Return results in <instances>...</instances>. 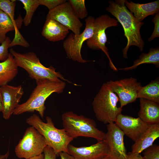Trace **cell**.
I'll return each mask as SVG.
<instances>
[{
	"label": "cell",
	"mask_w": 159,
	"mask_h": 159,
	"mask_svg": "<svg viewBox=\"0 0 159 159\" xmlns=\"http://www.w3.org/2000/svg\"><path fill=\"white\" fill-rule=\"evenodd\" d=\"M95 20L94 17L88 16L85 20V27L83 32L78 35L72 33L64 41L63 47L67 57L70 59L81 63L90 61L83 59L81 51L83 43L93 35Z\"/></svg>",
	"instance_id": "cell-9"
},
{
	"label": "cell",
	"mask_w": 159,
	"mask_h": 159,
	"mask_svg": "<svg viewBox=\"0 0 159 159\" xmlns=\"http://www.w3.org/2000/svg\"><path fill=\"white\" fill-rule=\"evenodd\" d=\"M65 0H38L39 5L46 6L50 11L67 1Z\"/></svg>",
	"instance_id": "cell-29"
},
{
	"label": "cell",
	"mask_w": 159,
	"mask_h": 159,
	"mask_svg": "<svg viewBox=\"0 0 159 159\" xmlns=\"http://www.w3.org/2000/svg\"><path fill=\"white\" fill-rule=\"evenodd\" d=\"M154 24V28L151 36L148 38L149 42L152 41L154 38L159 37V12L155 14L152 20Z\"/></svg>",
	"instance_id": "cell-30"
},
{
	"label": "cell",
	"mask_w": 159,
	"mask_h": 159,
	"mask_svg": "<svg viewBox=\"0 0 159 159\" xmlns=\"http://www.w3.org/2000/svg\"><path fill=\"white\" fill-rule=\"evenodd\" d=\"M125 4L126 7L134 14L135 17L140 22H142L147 16L154 15L159 11V0L145 4L136 3L125 0Z\"/></svg>",
	"instance_id": "cell-17"
},
{
	"label": "cell",
	"mask_w": 159,
	"mask_h": 159,
	"mask_svg": "<svg viewBox=\"0 0 159 159\" xmlns=\"http://www.w3.org/2000/svg\"><path fill=\"white\" fill-rule=\"evenodd\" d=\"M101 159H112V158L111 155H109Z\"/></svg>",
	"instance_id": "cell-37"
},
{
	"label": "cell",
	"mask_w": 159,
	"mask_h": 159,
	"mask_svg": "<svg viewBox=\"0 0 159 159\" xmlns=\"http://www.w3.org/2000/svg\"><path fill=\"white\" fill-rule=\"evenodd\" d=\"M16 2L15 0H0V9L6 14L14 22L16 21L14 19Z\"/></svg>",
	"instance_id": "cell-26"
},
{
	"label": "cell",
	"mask_w": 159,
	"mask_h": 159,
	"mask_svg": "<svg viewBox=\"0 0 159 159\" xmlns=\"http://www.w3.org/2000/svg\"><path fill=\"white\" fill-rule=\"evenodd\" d=\"M29 159H44V154H41L38 155L36 156Z\"/></svg>",
	"instance_id": "cell-35"
},
{
	"label": "cell",
	"mask_w": 159,
	"mask_h": 159,
	"mask_svg": "<svg viewBox=\"0 0 159 159\" xmlns=\"http://www.w3.org/2000/svg\"><path fill=\"white\" fill-rule=\"evenodd\" d=\"M119 99L107 82L103 83L92 103L93 111L99 121L105 124L115 122L122 108L118 107Z\"/></svg>",
	"instance_id": "cell-5"
},
{
	"label": "cell",
	"mask_w": 159,
	"mask_h": 159,
	"mask_svg": "<svg viewBox=\"0 0 159 159\" xmlns=\"http://www.w3.org/2000/svg\"><path fill=\"white\" fill-rule=\"evenodd\" d=\"M23 19L19 16L15 22L12 21L5 13L0 9V43L1 44L5 40L6 34L8 32L15 30V36L12 42L15 44L22 43L25 39L20 34L19 29L21 27Z\"/></svg>",
	"instance_id": "cell-16"
},
{
	"label": "cell",
	"mask_w": 159,
	"mask_h": 159,
	"mask_svg": "<svg viewBox=\"0 0 159 159\" xmlns=\"http://www.w3.org/2000/svg\"><path fill=\"white\" fill-rule=\"evenodd\" d=\"M62 120L63 128L73 139L84 137L92 138L98 141L105 139V133L97 128L92 119L68 111L62 114Z\"/></svg>",
	"instance_id": "cell-6"
},
{
	"label": "cell",
	"mask_w": 159,
	"mask_h": 159,
	"mask_svg": "<svg viewBox=\"0 0 159 159\" xmlns=\"http://www.w3.org/2000/svg\"><path fill=\"white\" fill-rule=\"evenodd\" d=\"M139 99L138 117L149 125L159 123V103L143 98Z\"/></svg>",
	"instance_id": "cell-18"
},
{
	"label": "cell",
	"mask_w": 159,
	"mask_h": 159,
	"mask_svg": "<svg viewBox=\"0 0 159 159\" xmlns=\"http://www.w3.org/2000/svg\"><path fill=\"white\" fill-rule=\"evenodd\" d=\"M59 155L60 159H75L73 156L67 153L61 152Z\"/></svg>",
	"instance_id": "cell-33"
},
{
	"label": "cell",
	"mask_w": 159,
	"mask_h": 159,
	"mask_svg": "<svg viewBox=\"0 0 159 159\" xmlns=\"http://www.w3.org/2000/svg\"><path fill=\"white\" fill-rule=\"evenodd\" d=\"M3 110V104L1 96L0 94V112H2Z\"/></svg>",
	"instance_id": "cell-36"
},
{
	"label": "cell",
	"mask_w": 159,
	"mask_h": 159,
	"mask_svg": "<svg viewBox=\"0 0 159 159\" xmlns=\"http://www.w3.org/2000/svg\"><path fill=\"white\" fill-rule=\"evenodd\" d=\"M24 93L23 88L21 85L14 86L7 84L0 87L3 104L2 112L4 119L8 120L13 114Z\"/></svg>",
	"instance_id": "cell-13"
},
{
	"label": "cell",
	"mask_w": 159,
	"mask_h": 159,
	"mask_svg": "<svg viewBox=\"0 0 159 159\" xmlns=\"http://www.w3.org/2000/svg\"><path fill=\"white\" fill-rule=\"evenodd\" d=\"M144 64H152L155 65L156 67H159L158 47L150 48L147 53H142L138 59L134 61L132 66L119 69L124 71L132 70L136 68L139 65Z\"/></svg>",
	"instance_id": "cell-22"
},
{
	"label": "cell",
	"mask_w": 159,
	"mask_h": 159,
	"mask_svg": "<svg viewBox=\"0 0 159 159\" xmlns=\"http://www.w3.org/2000/svg\"><path fill=\"white\" fill-rule=\"evenodd\" d=\"M159 137V123L150 125L148 128L132 146V152L140 154L153 145Z\"/></svg>",
	"instance_id": "cell-19"
},
{
	"label": "cell",
	"mask_w": 159,
	"mask_h": 159,
	"mask_svg": "<svg viewBox=\"0 0 159 159\" xmlns=\"http://www.w3.org/2000/svg\"><path fill=\"white\" fill-rule=\"evenodd\" d=\"M10 53L13 57L17 66L25 70L29 77L36 81L43 79L56 81L62 80L78 85L65 79L60 72H56L55 69L52 66L48 67H45L33 52L21 54L11 48Z\"/></svg>",
	"instance_id": "cell-4"
},
{
	"label": "cell",
	"mask_w": 159,
	"mask_h": 159,
	"mask_svg": "<svg viewBox=\"0 0 159 159\" xmlns=\"http://www.w3.org/2000/svg\"><path fill=\"white\" fill-rule=\"evenodd\" d=\"M69 29L57 21L52 19H46L43 27L42 35L52 42L64 39L69 33Z\"/></svg>",
	"instance_id": "cell-20"
},
{
	"label": "cell",
	"mask_w": 159,
	"mask_h": 159,
	"mask_svg": "<svg viewBox=\"0 0 159 159\" xmlns=\"http://www.w3.org/2000/svg\"><path fill=\"white\" fill-rule=\"evenodd\" d=\"M72 8L75 15L80 19H84L87 16V11L85 0H69Z\"/></svg>",
	"instance_id": "cell-25"
},
{
	"label": "cell",
	"mask_w": 159,
	"mask_h": 159,
	"mask_svg": "<svg viewBox=\"0 0 159 159\" xmlns=\"http://www.w3.org/2000/svg\"><path fill=\"white\" fill-rule=\"evenodd\" d=\"M107 131L104 140L108 145L112 159H127V153L124 142V134L113 122L107 125Z\"/></svg>",
	"instance_id": "cell-12"
},
{
	"label": "cell",
	"mask_w": 159,
	"mask_h": 159,
	"mask_svg": "<svg viewBox=\"0 0 159 159\" xmlns=\"http://www.w3.org/2000/svg\"><path fill=\"white\" fill-rule=\"evenodd\" d=\"M11 41L10 38L6 37L4 41L0 45V60L4 61L8 57L9 53L8 49Z\"/></svg>",
	"instance_id": "cell-28"
},
{
	"label": "cell",
	"mask_w": 159,
	"mask_h": 159,
	"mask_svg": "<svg viewBox=\"0 0 159 159\" xmlns=\"http://www.w3.org/2000/svg\"><path fill=\"white\" fill-rule=\"evenodd\" d=\"M69 153L75 159H101L111 155L110 148L105 140L89 146H68Z\"/></svg>",
	"instance_id": "cell-15"
},
{
	"label": "cell",
	"mask_w": 159,
	"mask_h": 159,
	"mask_svg": "<svg viewBox=\"0 0 159 159\" xmlns=\"http://www.w3.org/2000/svg\"><path fill=\"white\" fill-rule=\"evenodd\" d=\"M144 159H159V146L153 144L143 151Z\"/></svg>",
	"instance_id": "cell-27"
},
{
	"label": "cell",
	"mask_w": 159,
	"mask_h": 159,
	"mask_svg": "<svg viewBox=\"0 0 159 159\" xmlns=\"http://www.w3.org/2000/svg\"><path fill=\"white\" fill-rule=\"evenodd\" d=\"M44 159H56V154L50 146L47 145L44 149Z\"/></svg>",
	"instance_id": "cell-31"
},
{
	"label": "cell",
	"mask_w": 159,
	"mask_h": 159,
	"mask_svg": "<svg viewBox=\"0 0 159 159\" xmlns=\"http://www.w3.org/2000/svg\"><path fill=\"white\" fill-rule=\"evenodd\" d=\"M112 91L117 96L120 107L135 102L138 98L139 92L142 86L137 79L130 78L107 82Z\"/></svg>",
	"instance_id": "cell-10"
},
{
	"label": "cell",
	"mask_w": 159,
	"mask_h": 159,
	"mask_svg": "<svg viewBox=\"0 0 159 159\" xmlns=\"http://www.w3.org/2000/svg\"><path fill=\"white\" fill-rule=\"evenodd\" d=\"M52 19L61 24L75 35L80 33L83 24L74 12L69 2L67 1L49 11L46 19Z\"/></svg>",
	"instance_id": "cell-11"
},
{
	"label": "cell",
	"mask_w": 159,
	"mask_h": 159,
	"mask_svg": "<svg viewBox=\"0 0 159 159\" xmlns=\"http://www.w3.org/2000/svg\"><path fill=\"white\" fill-rule=\"evenodd\" d=\"M17 66L13 56L9 53L7 59L0 62V87L13 80L18 72Z\"/></svg>",
	"instance_id": "cell-21"
},
{
	"label": "cell",
	"mask_w": 159,
	"mask_h": 159,
	"mask_svg": "<svg viewBox=\"0 0 159 159\" xmlns=\"http://www.w3.org/2000/svg\"><path fill=\"white\" fill-rule=\"evenodd\" d=\"M24 6L26 11V14L23 22L25 26H27L31 22L32 19L35 11L39 6L38 0H19Z\"/></svg>",
	"instance_id": "cell-24"
},
{
	"label": "cell",
	"mask_w": 159,
	"mask_h": 159,
	"mask_svg": "<svg viewBox=\"0 0 159 159\" xmlns=\"http://www.w3.org/2000/svg\"><path fill=\"white\" fill-rule=\"evenodd\" d=\"M46 119L45 122L34 114L27 119L26 122L44 137L47 145L53 150L57 155L62 152L69 153L68 146L73 139L68 135L64 128H57L50 117H47Z\"/></svg>",
	"instance_id": "cell-3"
},
{
	"label": "cell",
	"mask_w": 159,
	"mask_h": 159,
	"mask_svg": "<svg viewBox=\"0 0 159 159\" xmlns=\"http://www.w3.org/2000/svg\"><path fill=\"white\" fill-rule=\"evenodd\" d=\"M127 159H144L139 153L130 152L127 153Z\"/></svg>",
	"instance_id": "cell-32"
},
{
	"label": "cell",
	"mask_w": 159,
	"mask_h": 159,
	"mask_svg": "<svg viewBox=\"0 0 159 159\" xmlns=\"http://www.w3.org/2000/svg\"><path fill=\"white\" fill-rule=\"evenodd\" d=\"M9 151L8 150L6 153L4 155H0V159H7L9 155Z\"/></svg>",
	"instance_id": "cell-34"
},
{
	"label": "cell",
	"mask_w": 159,
	"mask_h": 159,
	"mask_svg": "<svg viewBox=\"0 0 159 159\" xmlns=\"http://www.w3.org/2000/svg\"><path fill=\"white\" fill-rule=\"evenodd\" d=\"M117 20L107 14L101 15L95 19V29L93 35L86 41L87 47L93 50L101 49L106 55L109 61L111 68L117 71L118 69L114 65L110 57L108 49L105 44L107 38L105 30L109 27L117 26Z\"/></svg>",
	"instance_id": "cell-8"
},
{
	"label": "cell",
	"mask_w": 159,
	"mask_h": 159,
	"mask_svg": "<svg viewBox=\"0 0 159 159\" xmlns=\"http://www.w3.org/2000/svg\"><path fill=\"white\" fill-rule=\"evenodd\" d=\"M36 81L37 85L29 97L25 102L18 105L14 110V115L36 111L43 118L46 109L45 102L47 98L53 93H62L66 85L62 80L56 81L43 79Z\"/></svg>",
	"instance_id": "cell-2"
},
{
	"label": "cell",
	"mask_w": 159,
	"mask_h": 159,
	"mask_svg": "<svg viewBox=\"0 0 159 159\" xmlns=\"http://www.w3.org/2000/svg\"><path fill=\"white\" fill-rule=\"evenodd\" d=\"M125 1V0H116L115 1L110 0L106 10L115 17L123 28L127 43L122 52L123 58L127 59L128 50L131 46L137 47L140 51L143 50L145 43L140 35V30L144 23L137 20L133 14L127 9Z\"/></svg>",
	"instance_id": "cell-1"
},
{
	"label": "cell",
	"mask_w": 159,
	"mask_h": 159,
	"mask_svg": "<svg viewBox=\"0 0 159 159\" xmlns=\"http://www.w3.org/2000/svg\"><path fill=\"white\" fill-rule=\"evenodd\" d=\"M140 98L159 103V77L141 87L138 95V98Z\"/></svg>",
	"instance_id": "cell-23"
},
{
	"label": "cell",
	"mask_w": 159,
	"mask_h": 159,
	"mask_svg": "<svg viewBox=\"0 0 159 159\" xmlns=\"http://www.w3.org/2000/svg\"><path fill=\"white\" fill-rule=\"evenodd\" d=\"M47 145L44 137L31 126L26 130L15 147V152L18 158L29 159L42 154Z\"/></svg>",
	"instance_id": "cell-7"
},
{
	"label": "cell",
	"mask_w": 159,
	"mask_h": 159,
	"mask_svg": "<svg viewBox=\"0 0 159 159\" xmlns=\"http://www.w3.org/2000/svg\"><path fill=\"white\" fill-rule=\"evenodd\" d=\"M115 122L125 135L134 142L140 138L150 125L139 117L135 118L122 113L118 115Z\"/></svg>",
	"instance_id": "cell-14"
}]
</instances>
